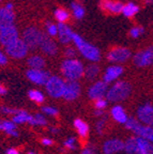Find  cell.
Masks as SVG:
<instances>
[{"instance_id":"obj_31","label":"cell","mask_w":153,"mask_h":154,"mask_svg":"<svg viewBox=\"0 0 153 154\" xmlns=\"http://www.w3.org/2000/svg\"><path fill=\"white\" fill-rule=\"evenodd\" d=\"M29 99L36 104H42L44 102V94L39 90H30L28 92Z\"/></svg>"},{"instance_id":"obj_37","label":"cell","mask_w":153,"mask_h":154,"mask_svg":"<svg viewBox=\"0 0 153 154\" xmlns=\"http://www.w3.org/2000/svg\"><path fill=\"white\" fill-rule=\"evenodd\" d=\"M106 106H107V101L104 100L103 97H100V99H96L95 100V108L96 109H102L104 110Z\"/></svg>"},{"instance_id":"obj_20","label":"cell","mask_w":153,"mask_h":154,"mask_svg":"<svg viewBox=\"0 0 153 154\" xmlns=\"http://www.w3.org/2000/svg\"><path fill=\"white\" fill-rule=\"evenodd\" d=\"M136 154H153V142L141 137H136Z\"/></svg>"},{"instance_id":"obj_12","label":"cell","mask_w":153,"mask_h":154,"mask_svg":"<svg viewBox=\"0 0 153 154\" xmlns=\"http://www.w3.org/2000/svg\"><path fill=\"white\" fill-rule=\"evenodd\" d=\"M108 90V84L104 80H98L95 84H93L90 87L88 91V95L90 99L96 100L100 97H103L106 95V92Z\"/></svg>"},{"instance_id":"obj_46","label":"cell","mask_w":153,"mask_h":154,"mask_svg":"<svg viewBox=\"0 0 153 154\" xmlns=\"http://www.w3.org/2000/svg\"><path fill=\"white\" fill-rule=\"evenodd\" d=\"M7 92H8L7 88H5L3 85L0 84V95H5V94H7Z\"/></svg>"},{"instance_id":"obj_2","label":"cell","mask_w":153,"mask_h":154,"mask_svg":"<svg viewBox=\"0 0 153 154\" xmlns=\"http://www.w3.org/2000/svg\"><path fill=\"white\" fill-rule=\"evenodd\" d=\"M72 42H74L79 53L84 56L87 60L92 61V62H98L101 59V53L98 51V48L96 46L92 45L91 43L86 42L79 34L73 33Z\"/></svg>"},{"instance_id":"obj_13","label":"cell","mask_w":153,"mask_h":154,"mask_svg":"<svg viewBox=\"0 0 153 154\" xmlns=\"http://www.w3.org/2000/svg\"><path fill=\"white\" fill-rule=\"evenodd\" d=\"M138 120L144 122L146 125H153V105L145 104L137 109Z\"/></svg>"},{"instance_id":"obj_52","label":"cell","mask_w":153,"mask_h":154,"mask_svg":"<svg viewBox=\"0 0 153 154\" xmlns=\"http://www.w3.org/2000/svg\"><path fill=\"white\" fill-rule=\"evenodd\" d=\"M1 1H2V0H0V3H1Z\"/></svg>"},{"instance_id":"obj_27","label":"cell","mask_w":153,"mask_h":154,"mask_svg":"<svg viewBox=\"0 0 153 154\" xmlns=\"http://www.w3.org/2000/svg\"><path fill=\"white\" fill-rule=\"evenodd\" d=\"M54 17L58 23H67L70 19V13L64 8H58L54 12Z\"/></svg>"},{"instance_id":"obj_51","label":"cell","mask_w":153,"mask_h":154,"mask_svg":"<svg viewBox=\"0 0 153 154\" xmlns=\"http://www.w3.org/2000/svg\"><path fill=\"white\" fill-rule=\"evenodd\" d=\"M28 154H36V153H32V152H29Z\"/></svg>"},{"instance_id":"obj_44","label":"cell","mask_w":153,"mask_h":154,"mask_svg":"<svg viewBox=\"0 0 153 154\" xmlns=\"http://www.w3.org/2000/svg\"><path fill=\"white\" fill-rule=\"evenodd\" d=\"M81 154H95V152L92 148H86V149L83 150Z\"/></svg>"},{"instance_id":"obj_32","label":"cell","mask_w":153,"mask_h":154,"mask_svg":"<svg viewBox=\"0 0 153 154\" xmlns=\"http://www.w3.org/2000/svg\"><path fill=\"white\" fill-rule=\"evenodd\" d=\"M46 31L47 34L52 38V36H57L58 35V25L54 24L53 22H47L46 23Z\"/></svg>"},{"instance_id":"obj_41","label":"cell","mask_w":153,"mask_h":154,"mask_svg":"<svg viewBox=\"0 0 153 154\" xmlns=\"http://www.w3.org/2000/svg\"><path fill=\"white\" fill-rule=\"evenodd\" d=\"M64 147L67 149H75V138L71 137L64 141Z\"/></svg>"},{"instance_id":"obj_25","label":"cell","mask_w":153,"mask_h":154,"mask_svg":"<svg viewBox=\"0 0 153 154\" xmlns=\"http://www.w3.org/2000/svg\"><path fill=\"white\" fill-rule=\"evenodd\" d=\"M74 126L80 137H87V135L89 133V126L85 121H83L81 119H76L74 121Z\"/></svg>"},{"instance_id":"obj_39","label":"cell","mask_w":153,"mask_h":154,"mask_svg":"<svg viewBox=\"0 0 153 154\" xmlns=\"http://www.w3.org/2000/svg\"><path fill=\"white\" fill-rule=\"evenodd\" d=\"M0 110L2 111L3 113H7V115H16L19 111V109H13V108H10V107L2 106V107L0 108Z\"/></svg>"},{"instance_id":"obj_14","label":"cell","mask_w":153,"mask_h":154,"mask_svg":"<svg viewBox=\"0 0 153 154\" xmlns=\"http://www.w3.org/2000/svg\"><path fill=\"white\" fill-rule=\"evenodd\" d=\"M100 7L104 12L109 14H120L122 13L123 3L118 0H101Z\"/></svg>"},{"instance_id":"obj_8","label":"cell","mask_w":153,"mask_h":154,"mask_svg":"<svg viewBox=\"0 0 153 154\" xmlns=\"http://www.w3.org/2000/svg\"><path fill=\"white\" fill-rule=\"evenodd\" d=\"M18 38H19V32L14 25H11V26H8L2 29H0V44L3 47L12 44L13 42H15Z\"/></svg>"},{"instance_id":"obj_4","label":"cell","mask_w":153,"mask_h":154,"mask_svg":"<svg viewBox=\"0 0 153 154\" xmlns=\"http://www.w3.org/2000/svg\"><path fill=\"white\" fill-rule=\"evenodd\" d=\"M44 35H45V33L43 31H41L39 28L30 26L27 29H25L24 33H23V40L28 45L29 48L34 49L36 47H40V44L43 40Z\"/></svg>"},{"instance_id":"obj_1","label":"cell","mask_w":153,"mask_h":154,"mask_svg":"<svg viewBox=\"0 0 153 154\" xmlns=\"http://www.w3.org/2000/svg\"><path fill=\"white\" fill-rule=\"evenodd\" d=\"M60 70L67 80H77L84 75L85 67L81 61L75 58H67L61 63Z\"/></svg>"},{"instance_id":"obj_11","label":"cell","mask_w":153,"mask_h":154,"mask_svg":"<svg viewBox=\"0 0 153 154\" xmlns=\"http://www.w3.org/2000/svg\"><path fill=\"white\" fill-rule=\"evenodd\" d=\"M80 94V85L77 80H67L62 97L67 101H74Z\"/></svg>"},{"instance_id":"obj_28","label":"cell","mask_w":153,"mask_h":154,"mask_svg":"<svg viewBox=\"0 0 153 154\" xmlns=\"http://www.w3.org/2000/svg\"><path fill=\"white\" fill-rule=\"evenodd\" d=\"M31 120H32V116H30L25 110H19L13 117V122L17 123V124H22V123H26V122L29 123Z\"/></svg>"},{"instance_id":"obj_48","label":"cell","mask_w":153,"mask_h":154,"mask_svg":"<svg viewBox=\"0 0 153 154\" xmlns=\"http://www.w3.org/2000/svg\"><path fill=\"white\" fill-rule=\"evenodd\" d=\"M8 134L11 135V136H14V137H17V136H18V132H16L15 130L10 131V132H8Z\"/></svg>"},{"instance_id":"obj_50","label":"cell","mask_w":153,"mask_h":154,"mask_svg":"<svg viewBox=\"0 0 153 154\" xmlns=\"http://www.w3.org/2000/svg\"><path fill=\"white\" fill-rule=\"evenodd\" d=\"M52 132H53V133H58V128H52Z\"/></svg>"},{"instance_id":"obj_19","label":"cell","mask_w":153,"mask_h":154,"mask_svg":"<svg viewBox=\"0 0 153 154\" xmlns=\"http://www.w3.org/2000/svg\"><path fill=\"white\" fill-rule=\"evenodd\" d=\"M122 74H123V67L120 65H111V66L107 67V70L105 71L103 79L105 82L109 84V82H115Z\"/></svg>"},{"instance_id":"obj_23","label":"cell","mask_w":153,"mask_h":154,"mask_svg":"<svg viewBox=\"0 0 153 154\" xmlns=\"http://www.w3.org/2000/svg\"><path fill=\"white\" fill-rule=\"evenodd\" d=\"M138 12L139 7L137 5H135L134 2H127L126 5H123V8H122V13L127 18L134 17Z\"/></svg>"},{"instance_id":"obj_9","label":"cell","mask_w":153,"mask_h":154,"mask_svg":"<svg viewBox=\"0 0 153 154\" xmlns=\"http://www.w3.org/2000/svg\"><path fill=\"white\" fill-rule=\"evenodd\" d=\"M26 76L31 82L39 86H44L49 78V73L43 71L42 69H29L26 72Z\"/></svg>"},{"instance_id":"obj_43","label":"cell","mask_w":153,"mask_h":154,"mask_svg":"<svg viewBox=\"0 0 153 154\" xmlns=\"http://www.w3.org/2000/svg\"><path fill=\"white\" fill-rule=\"evenodd\" d=\"M104 124H105V121H104V120H101L100 122L98 123V125H96V130H98V134H102V132H103Z\"/></svg>"},{"instance_id":"obj_6","label":"cell","mask_w":153,"mask_h":154,"mask_svg":"<svg viewBox=\"0 0 153 154\" xmlns=\"http://www.w3.org/2000/svg\"><path fill=\"white\" fill-rule=\"evenodd\" d=\"M5 54L10 57L14 58V59H23L27 56L30 48L25 43L23 38H18L15 42H13L12 44L5 46Z\"/></svg>"},{"instance_id":"obj_53","label":"cell","mask_w":153,"mask_h":154,"mask_svg":"<svg viewBox=\"0 0 153 154\" xmlns=\"http://www.w3.org/2000/svg\"><path fill=\"white\" fill-rule=\"evenodd\" d=\"M0 122H1V121H0Z\"/></svg>"},{"instance_id":"obj_36","label":"cell","mask_w":153,"mask_h":154,"mask_svg":"<svg viewBox=\"0 0 153 154\" xmlns=\"http://www.w3.org/2000/svg\"><path fill=\"white\" fill-rule=\"evenodd\" d=\"M124 124H125V126H126V128H129L130 131H133V132H134L137 126L139 125V122H138V120H136L135 118H127L126 122H125Z\"/></svg>"},{"instance_id":"obj_26","label":"cell","mask_w":153,"mask_h":154,"mask_svg":"<svg viewBox=\"0 0 153 154\" xmlns=\"http://www.w3.org/2000/svg\"><path fill=\"white\" fill-rule=\"evenodd\" d=\"M100 73V67L96 64H89L88 66L85 69L84 71V75L88 80H93L96 78V76Z\"/></svg>"},{"instance_id":"obj_24","label":"cell","mask_w":153,"mask_h":154,"mask_svg":"<svg viewBox=\"0 0 153 154\" xmlns=\"http://www.w3.org/2000/svg\"><path fill=\"white\" fill-rule=\"evenodd\" d=\"M30 69H43L45 66V59L39 55H33L27 60Z\"/></svg>"},{"instance_id":"obj_33","label":"cell","mask_w":153,"mask_h":154,"mask_svg":"<svg viewBox=\"0 0 153 154\" xmlns=\"http://www.w3.org/2000/svg\"><path fill=\"white\" fill-rule=\"evenodd\" d=\"M29 123L32 125H45L47 123V121H46V118L44 117V115L36 113L34 117H32V120Z\"/></svg>"},{"instance_id":"obj_40","label":"cell","mask_w":153,"mask_h":154,"mask_svg":"<svg viewBox=\"0 0 153 154\" xmlns=\"http://www.w3.org/2000/svg\"><path fill=\"white\" fill-rule=\"evenodd\" d=\"M64 54L67 58H75V56H76V51H75L73 47L70 46V47H67V49H65Z\"/></svg>"},{"instance_id":"obj_17","label":"cell","mask_w":153,"mask_h":154,"mask_svg":"<svg viewBox=\"0 0 153 154\" xmlns=\"http://www.w3.org/2000/svg\"><path fill=\"white\" fill-rule=\"evenodd\" d=\"M14 20L15 14L13 10L8 9L5 5L0 8V29L11 26V25H14Z\"/></svg>"},{"instance_id":"obj_18","label":"cell","mask_w":153,"mask_h":154,"mask_svg":"<svg viewBox=\"0 0 153 154\" xmlns=\"http://www.w3.org/2000/svg\"><path fill=\"white\" fill-rule=\"evenodd\" d=\"M124 148V142L120 139H110L103 144V151L105 154H115Z\"/></svg>"},{"instance_id":"obj_15","label":"cell","mask_w":153,"mask_h":154,"mask_svg":"<svg viewBox=\"0 0 153 154\" xmlns=\"http://www.w3.org/2000/svg\"><path fill=\"white\" fill-rule=\"evenodd\" d=\"M73 33L72 29L70 28L65 23H59L58 24V38L59 41L63 45H67L72 42L73 38Z\"/></svg>"},{"instance_id":"obj_3","label":"cell","mask_w":153,"mask_h":154,"mask_svg":"<svg viewBox=\"0 0 153 154\" xmlns=\"http://www.w3.org/2000/svg\"><path fill=\"white\" fill-rule=\"evenodd\" d=\"M132 87L126 82H118L110 87L106 92V97L109 102L118 103L125 100L131 94Z\"/></svg>"},{"instance_id":"obj_45","label":"cell","mask_w":153,"mask_h":154,"mask_svg":"<svg viewBox=\"0 0 153 154\" xmlns=\"http://www.w3.org/2000/svg\"><path fill=\"white\" fill-rule=\"evenodd\" d=\"M42 143H43L44 146H52L54 142H53V140L49 139V138H44V139H42Z\"/></svg>"},{"instance_id":"obj_35","label":"cell","mask_w":153,"mask_h":154,"mask_svg":"<svg viewBox=\"0 0 153 154\" xmlns=\"http://www.w3.org/2000/svg\"><path fill=\"white\" fill-rule=\"evenodd\" d=\"M144 32H145V29L141 26H135L130 30V35H131L132 38H137L144 33Z\"/></svg>"},{"instance_id":"obj_21","label":"cell","mask_w":153,"mask_h":154,"mask_svg":"<svg viewBox=\"0 0 153 154\" xmlns=\"http://www.w3.org/2000/svg\"><path fill=\"white\" fill-rule=\"evenodd\" d=\"M134 133H136L138 137H141L153 142V125H141L139 123V125L134 131Z\"/></svg>"},{"instance_id":"obj_7","label":"cell","mask_w":153,"mask_h":154,"mask_svg":"<svg viewBox=\"0 0 153 154\" xmlns=\"http://www.w3.org/2000/svg\"><path fill=\"white\" fill-rule=\"evenodd\" d=\"M132 53L126 47H114L107 54V59L113 63H124L129 60Z\"/></svg>"},{"instance_id":"obj_34","label":"cell","mask_w":153,"mask_h":154,"mask_svg":"<svg viewBox=\"0 0 153 154\" xmlns=\"http://www.w3.org/2000/svg\"><path fill=\"white\" fill-rule=\"evenodd\" d=\"M16 128V123H14L13 121H1L0 122V130L5 131V133L13 131Z\"/></svg>"},{"instance_id":"obj_29","label":"cell","mask_w":153,"mask_h":154,"mask_svg":"<svg viewBox=\"0 0 153 154\" xmlns=\"http://www.w3.org/2000/svg\"><path fill=\"white\" fill-rule=\"evenodd\" d=\"M136 149H137V142H136V137H131L124 142V150L127 154H136Z\"/></svg>"},{"instance_id":"obj_38","label":"cell","mask_w":153,"mask_h":154,"mask_svg":"<svg viewBox=\"0 0 153 154\" xmlns=\"http://www.w3.org/2000/svg\"><path fill=\"white\" fill-rule=\"evenodd\" d=\"M42 110H43L44 113H46V115H48V116H57L58 115L57 109H56L55 107H50V106H45V107L42 108Z\"/></svg>"},{"instance_id":"obj_30","label":"cell","mask_w":153,"mask_h":154,"mask_svg":"<svg viewBox=\"0 0 153 154\" xmlns=\"http://www.w3.org/2000/svg\"><path fill=\"white\" fill-rule=\"evenodd\" d=\"M71 9L73 11V15L76 19H81L85 16V8L78 2H72Z\"/></svg>"},{"instance_id":"obj_5","label":"cell","mask_w":153,"mask_h":154,"mask_svg":"<svg viewBox=\"0 0 153 154\" xmlns=\"http://www.w3.org/2000/svg\"><path fill=\"white\" fill-rule=\"evenodd\" d=\"M45 86V89L47 91V93L49 94L52 97L55 99H59L63 95L64 92V87H65V82L59 76H49V78L47 79Z\"/></svg>"},{"instance_id":"obj_47","label":"cell","mask_w":153,"mask_h":154,"mask_svg":"<svg viewBox=\"0 0 153 154\" xmlns=\"http://www.w3.org/2000/svg\"><path fill=\"white\" fill-rule=\"evenodd\" d=\"M7 154H19V152L15 149H9L7 151Z\"/></svg>"},{"instance_id":"obj_49","label":"cell","mask_w":153,"mask_h":154,"mask_svg":"<svg viewBox=\"0 0 153 154\" xmlns=\"http://www.w3.org/2000/svg\"><path fill=\"white\" fill-rule=\"evenodd\" d=\"M145 5H153V0H145Z\"/></svg>"},{"instance_id":"obj_16","label":"cell","mask_w":153,"mask_h":154,"mask_svg":"<svg viewBox=\"0 0 153 154\" xmlns=\"http://www.w3.org/2000/svg\"><path fill=\"white\" fill-rule=\"evenodd\" d=\"M40 48L41 51H43L44 54L48 56H55L58 53V45L53 38L50 36H47L45 34L40 44Z\"/></svg>"},{"instance_id":"obj_42","label":"cell","mask_w":153,"mask_h":154,"mask_svg":"<svg viewBox=\"0 0 153 154\" xmlns=\"http://www.w3.org/2000/svg\"><path fill=\"white\" fill-rule=\"evenodd\" d=\"M8 62V58L3 51H0V65H5Z\"/></svg>"},{"instance_id":"obj_10","label":"cell","mask_w":153,"mask_h":154,"mask_svg":"<svg viewBox=\"0 0 153 154\" xmlns=\"http://www.w3.org/2000/svg\"><path fill=\"white\" fill-rule=\"evenodd\" d=\"M134 64L139 67H145L153 63V47L140 51L133 58Z\"/></svg>"},{"instance_id":"obj_22","label":"cell","mask_w":153,"mask_h":154,"mask_svg":"<svg viewBox=\"0 0 153 154\" xmlns=\"http://www.w3.org/2000/svg\"><path fill=\"white\" fill-rule=\"evenodd\" d=\"M111 116H113V118L119 123H125L127 120V116H126V113H125L124 109L119 105L114 106L113 108H111Z\"/></svg>"}]
</instances>
